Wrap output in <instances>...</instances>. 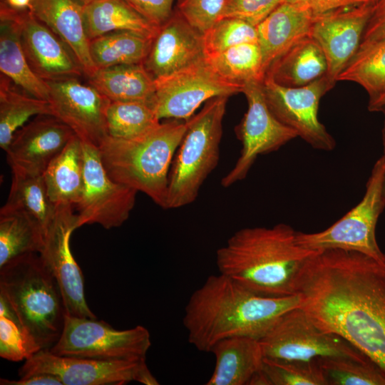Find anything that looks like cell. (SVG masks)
Wrapping results in <instances>:
<instances>
[{"label": "cell", "mask_w": 385, "mask_h": 385, "mask_svg": "<svg viewBox=\"0 0 385 385\" xmlns=\"http://www.w3.org/2000/svg\"><path fill=\"white\" fill-rule=\"evenodd\" d=\"M301 308L320 329L351 344L385 374V269L356 251H317L296 283Z\"/></svg>", "instance_id": "cell-1"}, {"label": "cell", "mask_w": 385, "mask_h": 385, "mask_svg": "<svg viewBox=\"0 0 385 385\" xmlns=\"http://www.w3.org/2000/svg\"><path fill=\"white\" fill-rule=\"evenodd\" d=\"M300 307L297 294L261 295L219 273L209 276L192 292L183 322L190 344L200 351L210 352L217 342L226 338L260 340L282 315Z\"/></svg>", "instance_id": "cell-2"}, {"label": "cell", "mask_w": 385, "mask_h": 385, "mask_svg": "<svg viewBox=\"0 0 385 385\" xmlns=\"http://www.w3.org/2000/svg\"><path fill=\"white\" fill-rule=\"evenodd\" d=\"M296 233L284 223L235 232L216 252L219 273L261 295L296 294L299 272L317 252L300 246Z\"/></svg>", "instance_id": "cell-3"}, {"label": "cell", "mask_w": 385, "mask_h": 385, "mask_svg": "<svg viewBox=\"0 0 385 385\" xmlns=\"http://www.w3.org/2000/svg\"><path fill=\"white\" fill-rule=\"evenodd\" d=\"M186 129L187 120L170 119L135 138L108 136L98 147L103 165L113 180L165 209L170 168Z\"/></svg>", "instance_id": "cell-4"}, {"label": "cell", "mask_w": 385, "mask_h": 385, "mask_svg": "<svg viewBox=\"0 0 385 385\" xmlns=\"http://www.w3.org/2000/svg\"><path fill=\"white\" fill-rule=\"evenodd\" d=\"M0 294L41 349L61 337L66 315L59 286L38 253L12 260L0 267Z\"/></svg>", "instance_id": "cell-5"}, {"label": "cell", "mask_w": 385, "mask_h": 385, "mask_svg": "<svg viewBox=\"0 0 385 385\" xmlns=\"http://www.w3.org/2000/svg\"><path fill=\"white\" fill-rule=\"evenodd\" d=\"M228 98L210 99L200 111L187 120V129L170 168L165 209L192 203L216 168Z\"/></svg>", "instance_id": "cell-6"}, {"label": "cell", "mask_w": 385, "mask_h": 385, "mask_svg": "<svg viewBox=\"0 0 385 385\" xmlns=\"http://www.w3.org/2000/svg\"><path fill=\"white\" fill-rule=\"evenodd\" d=\"M384 167L385 157L382 155L371 170L361 201L323 231L297 232V242L311 250L342 249L359 252L384 265V254L376 241V227L385 207L382 190Z\"/></svg>", "instance_id": "cell-7"}, {"label": "cell", "mask_w": 385, "mask_h": 385, "mask_svg": "<svg viewBox=\"0 0 385 385\" xmlns=\"http://www.w3.org/2000/svg\"><path fill=\"white\" fill-rule=\"evenodd\" d=\"M148 330L138 325L118 330L103 320L66 314L60 338L48 350L63 356L101 361L145 360Z\"/></svg>", "instance_id": "cell-8"}, {"label": "cell", "mask_w": 385, "mask_h": 385, "mask_svg": "<svg viewBox=\"0 0 385 385\" xmlns=\"http://www.w3.org/2000/svg\"><path fill=\"white\" fill-rule=\"evenodd\" d=\"M260 342L264 357L270 359L309 361L343 356L369 359L342 337L320 329L301 307L282 315Z\"/></svg>", "instance_id": "cell-9"}, {"label": "cell", "mask_w": 385, "mask_h": 385, "mask_svg": "<svg viewBox=\"0 0 385 385\" xmlns=\"http://www.w3.org/2000/svg\"><path fill=\"white\" fill-rule=\"evenodd\" d=\"M336 83L326 74L307 85L292 88L265 76L262 89L268 108L281 123L312 148L330 151L336 142L319 121L318 110L321 98Z\"/></svg>", "instance_id": "cell-10"}, {"label": "cell", "mask_w": 385, "mask_h": 385, "mask_svg": "<svg viewBox=\"0 0 385 385\" xmlns=\"http://www.w3.org/2000/svg\"><path fill=\"white\" fill-rule=\"evenodd\" d=\"M83 185L78 210L76 229L98 224L105 229L121 226L129 217L138 191L113 180L106 172L98 148L83 142Z\"/></svg>", "instance_id": "cell-11"}, {"label": "cell", "mask_w": 385, "mask_h": 385, "mask_svg": "<svg viewBox=\"0 0 385 385\" xmlns=\"http://www.w3.org/2000/svg\"><path fill=\"white\" fill-rule=\"evenodd\" d=\"M242 93L247 98V109L235 128L242 149L233 168L221 180L224 188L245 179L259 155L276 151L298 137L295 130L281 123L270 111L262 82L246 83Z\"/></svg>", "instance_id": "cell-12"}, {"label": "cell", "mask_w": 385, "mask_h": 385, "mask_svg": "<svg viewBox=\"0 0 385 385\" xmlns=\"http://www.w3.org/2000/svg\"><path fill=\"white\" fill-rule=\"evenodd\" d=\"M152 106L161 120H186L203 103L217 96L242 93L243 86L220 77L206 60L155 80Z\"/></svg>", "instance_id": "cell-13"}, {"label": "cell", "mask_w": 385, "mask_h": 385, "mask_svg": "<svg viewBox=\"0 0 385 385\" xmlns=\"http://www.w3.org/2000/svg\"><path fill=\"white\" fill-rule=\"evenodd\" d=\"M74 206H56L55 215L44 232L43 248L38 253L61 289L66 314L96 318L87 304L82 272L70 248V237L76 230Z\"/></svg>", "instance_id": "cell-14"}, {"label": "cell", "mask_w": 385, "mask_h": 385, "mask_svg": "<svg viewBox=\"0 0 385 385\" xmlns=\"http://www.w3.org/2000/svg\"><path fill=\"white\" fill-rule=\"evenodd\" d=\"M45 82L53 115L66 124L83 142L98 148L108 136L106 113L111 101L78 78Z\"/></svg>", "instance_id": "cell-15"}, {"label": "cell", "mask_w": 385, "mask_h": 385, "mask_svg": "<svg viewBox=\"0 0 385 385\" xmlns=\"http://www.w3.org/2000/svg\"><path fill=\"white\" fill-rule=\"evenodd\" d=\"M145 361H101L58 356L41 349L26 360L19 374H51L63 385H122L138 381L148 366Z\"/></svg>", "instance_id": "cell-16"}, {"label": "cell", "mask_w": 385, "mask_h": 385, "mask_svg": "<svg viewBox=\"0 0 385 385\" xmlns=\"http://www.w3.org/2000/svg\"><path fill=\"white\" fill-rule=\"evenodd\" d=\"M372 4H363L315 14L310 36L322 48L327 61V76L337 77L358 51L371 16Z\"/></svg>", "instance_id": "cell-17"}, {"label": "cell", "mask_w": 385, "mask_h": 385, "mask_svg": "<svg viewBox=\"0 0 385 385\" xmlns=\"http://www.w3.org/2000/svg\"><path fill=\"white\" fill-rule=\"evenodd\" d=\"M21 46L32 71L44 81L84 75L69 47L29 9H16Z\"/></svg>", "instance_id": "cell-18"}, {"label": "cell", "mask_w": 385, "mask_h": 385, "mask_svg": "<svg viewBox=\"0 0 385 385\" xmlns=\"http://www.w3.org/2000/svg\"><path fill=\"white\" fill-rule=\"evenodd\" d=\"M76 134L52 115H39L14 135L5 150L11 168L43 175L51 161Z\"/></svg>", "instance_id": "cell-19"}, {"label": "cell", "mask_w": 385, "mask_h": 385, "mask_svg": "<svg viewBox=\"0 0 385 385\" xmlns=\"http://www.w3.org/2000/svg\"><path fill=\"white\" fill-rule=\"evenodd\" d=\"M205 59L203 34L176 10L162 24L143 65L155 79L170 76Z\"/></svg>", "instance_id": "cell-20"}, {"label": "cell", "mask_w": 385, "mask_h": 385, "mask_svg": "<svg viewBox=\"0 0 385 385\" xmlns=\"http://www.w3.org/2000/svg\"><path fill=\"white\" fill-rule=\"evenodd\" d=\"M314 15L308 9L283 1L257 26L265 75L282 54L310 36Z\"/></svg>", "instance_id": "cell-21"}, {"label": "cell", "mask_w": 385, "mask_h": 385, "mask_svg": "<svg viewBox=\"0 0 385 385\" xmlns=\"http://www.w3.org/2000/svg\"><path fill=\"white\" fill-rule=\"evenodd\" d=\"M29 9L69 47L84 76H91L96 68L90 53L83 6L75 0H32Z\"/></svg>", "instance_id": "cell-22"}, {"label": "cell", "mask_w": 385, "mask_h": 385, "mask_svg": "<svg viewBox=\"0 0 385 385\" xmlns=\"http://www.w3.org/2000/svg\"><path fill=\"white\" fill-rule=\"evenodd\" d=\"M0 71L26 93L48 101L46 83L32 71L25 56L16 9L9 6L4 0L0 6Z\"/></svg>", "instance_id": "cell-23"}, {"label": "cell", "mask_w": 385, "mask_h": 385, "mask_svg": "<svg viewBox=\"0 0 385 385\" xmlns=\"http://www.w3.org/2000/svg\"><path fill=\"white\" fill-rule=\"evenodd\" d=\"M210 352L215 357V366L206 385H247L263 364L260 340L250 337L222 339Z\"/></svg>", "instance_id": "cell-24"}, {"label": "cell", "mask_w": 385, "mask_h": 385, "mask_svg": "<svg viewBox=\"0 0 385 385\" xmlns=\"http://www.w3.org/2000/svg\"><path fill=\"white\" fill-rule=\"evenodd\" d=\"M326 56L318 43L310 36L297 41L269 68L265 76L287 87H300L327 73Z\"/></svg>", "instance_id": "cell-25"}, {"label": "cell", "mask_w": 385, "mask_h": 385, "mask_svg": "<svg viewBox=\"0 0 385 385\" xmlns=\"http://www.w3.org/2000/svg\"><path fill=\"white\" fill-rule=\"evenodd\" d=\"M43 178L54 205H76L83 185V144L76 135L51 161Z\"/></svg>", "instance_id": "cell-26"}, {"label": "cell", "mask_w": 385, "mask_h": 385, "mask_svg": "<svg viewBox=\"0 0 385 385\" xmlns=\"http://www.w3.org/2000/svg\"><path fill=\"white\" fill-rule=\"evenodd\" d=\"M83 9L85 29L89 41L120 31L154 38L159 29L126 0H96L83 6Z\"/></svg>", "instance_id": "cell-27"}, {"label": "cell", "mask_w": 385, "mask_h": 385, "mask_svg": "<svg viewBox=\"0 0 385 385\" xmlns=\"http://www.w3.org/2000/svg\"><path fill=\"white\" fill-rule=\"evenodd\" d=\"M87 78L88 83L111 101H139L151 104L156 89L155 80L143 64L98 68Z\"/></svg>", "instance_id": "cell-28"}, {"label": "cell", "mask_w": 385, "mask_h": 385, "mask_svg": "<svg viewBox=\"0 0 385 385\" xmlns=\"http://www.w3.org/2000/svg\"><path fill=\"white\" fill-rule=\"evenodd\" d=\"M12 180L9 196L1 210L23 213L42 227L43 232L51 222L56 206L51 201L43 175L11 168Z\"/></svg>", "instance_id": "cell-29"}, {"label": "cell", "mask_w": 385, "mask_h": 385, "mask_svg": "<svg viewBox=\"0 0 385 385\" xmlns=\"http://www.w3.org/2000/svg\"><path fill=\"white\" fill-rule=\"evenodd\" d=\"M39 115H52L48 101L37 98L18 87L6 76H0V147L4 151L15 133L29 120Z\"/></svg>", "instance_id": "cell-30"}, {"label": "cell", "mask_w": 385, "mask_h": 385, "mask_svg": "<svg viewBox=\"0 0 385 385\" xmlns=\"http://www.w3.org/2000/svg\"><path fill=\"white\" fill-rule=\"evenodd\" d=\"M153 38L127 31H114L90 41L92 61L96 68L118 65L143 64Z\"/></svg>", "instance_id": "cell-31"}, {"label": "cell", "mask_w": 385, "mask_h": 385, "mask_svg": "<svg viewBox=\"0 0 385 385\" xmlns=\"http://www.w3.org/2000/svg\"><path fill=\"white\" fill-rule=\"evenodd\" d=\"M44 232L30 217L18 212L0 210V267L20 256L39 253Z\"/></svg>", "instance_id": "cell-32"}, {"label": "cell", "mask_w": 385, "mask_h": 385, "mask_svg": "<svg viewBox=\"0 0 385 385\" xmlns=\"http://www.w3.org/2000/svg\"><path fill=\"white\" fill-rule=\"evenodd\" d=\"M205 60L220 77L243 87L249 82H262L265 76L257 43L239 44L207 56Z\"/></svg>", "instance_id": "cell-33"}, {"label": "cell", "mask_w": 385, "mask_h": 385, "mask_svg": "<svg viewBox=\"0 0 385 385\" xmlns=\"http://www.w3.org/2000/svg\"><path fill=\"white\" fill-rule=\"evenodd\" d=\"M337 81L360 85L369 100L385 91V38L363 47L347 63L337 77Z\"/></svg>", "instance_id": "cell-34"}, {"label": "cell", "mask_w": 385, "mask_h": 385, "mask_svg": "<svg viewBox=\"0 0 385 385\" xmlns=\"http://www.w3.org/2000/svg\"><path fill=\"white\" fill-rule=\"evenodd\" d=\"M106 118L108 136L117 139L135 138L160 123L151 104L139 101H111Z\"/></svg>", "instance_id": "cell-35"}, {"label": "cell", "mask_w": 385, "mask_h": 385, "mask_svg": "<svg viewBox=\"0 0 385 385\" xmlns=\"http://www.w3.org/2000/svg\"><path fill=\"white\" fill-rule=\"evenodd\" d=\"M327 385H385V374L371 360L317 358Z\"/></svg>", "instance_id": "cell-36"}, {"label": "cell", "mask_w": 385, "mask_h": 385, "mask_svg": "<svg viewBox=\"0 0 385 385\" xmlns=\"http://www.w3.org/2000/svg\"><path fill=\"white\" fill-rule=\"evenodd\" d=\"M41 350L26 331L17 314L0 294V356L11 361L26 360Z\"/></svg>", "instance_id": "cell-37"}, {"label": "cell", "mask_w": 385, "mask_h": 385, "mask_svg": "<svg viewBox=\"0 0 385 385\" xmlns=\"http://www.w3.org/2000/svg\"><path fill=\"white\" fill-rule=\"evenodd\" d=\"M262 371L268 385H327L317 359L303 361L264 357Z\"/></svg>", "instance_id": "cell-38"}, {"label": "cell", "mask_w": 385, "mask_h": 385, "mask_svg": "<svg viewBox=\"0 0 385 385\" xmlns=\"http://www.w3.org/2000/svg\"><path fill=\"white\" fill-rule=\"evenodd\" d=\"M245 43H257V27L238 19H220L203 34L205 57Z\"/></svg>", "instance_id": "cell-39"}, {"label": "cell", "mask_w": 385, "mask_h": 385, "mask_svg": "<svg viewBox=\"0 0 385 385\" xmlns=\"http://www.w3.org/2000/svg\"><path fill=\"white\" fill-rule=\"evenodd\" d=\"M226 0H177L175 8L202 34L220 19Z\"/></svg>", "instance_id": "cell-40"}, {"label": "cell", "mask_w": 385, "mask_h": 385, "mask_svg": "<svg viewBox=\"0 0 385 385\" xmlns=\"http://www.w3.org/2000/svg\"><path fill=\"white\" fill-rule=\"evenodd\" d=\"M284 0H226L220 18L243 20L257 27Z\"/></svg>", "instance_id": "cell-41"}, {"label": "cell", "mask_w": 385, "mask_h": 385, "mask_svg": "<svg viewBox=\"0 0 385 385\" xmlns=\"http://www.w3.org/2000/svg\"><path fill=\"white\" fill-rule=\"evenodd\" d=\"M140 14L157 26L163 24L172 15L175 0H126Z\"/></svg>", "instance_id": "cell-42"}, {"label": "cell", "mask_w": 385, "mask_h": 385, "mask_svg": "<svg viewBox=\"0 0 385 385\" xmlns=\"http://www.w3.org/2000/svg\"><path fill=\"white\" fill-rule=\"evenodd\" d=\"M384 38L385 0H378L373 5L372 12L364 31L359 47L365 46Z\"/></svg>", "instance_id": "cell-43"}, {"label": "cell", "mask_w": 385, "mask_h": 385, "mask_svg": "<svg viewBox=\"0 0 385 385\" xmlns=\"http://www.w3.org/2000/svg\"><path fill=\"white\" fill-rule=\"evenodd\" d=\"M319 14L350 6L359 5L358 0H284Z\"/></svg>", "instance_id": "cell-44"}, {"label": "cell", "mask_w": 385, "mask_h": 385, "mask_svg": "<svg viewBox=\"0 0 385 385\" xmlns=\"http://www.w3.org/2000/svg\"><path fill=\"white\" fill-rule=\"evenodd\" d=\"M1 385H63L56 376L46 374H35L21 377L19 380L0 379Z\"/></svg>", "instance_id": "cell-45"}, {"label": "cell", "mask_w": 385, "mask_h": 385, "mask_svg": "<svg viewBox=\"0 0 385 385\" xmlns=\"http://www.w3.org/2000/svg\"><path fill=\"white\" fill-rule=\"evenodd\" d=\"M385 105V91L376 98L369 100L368 109L370 112H379Z\"/></svg>", "instance_id": "cell-46"}, {"label": "cell", "mask_w": 385, "mask_h": 385, "mask_svg": "<svg viewBox=\"0 0 385 385\" xmlns=\"http://www.w3.org/2000/svg\"><path fill=\"white\" fill-rule=\"evenodd\" d=\"M6 4L16 9H29L32 0H4Z\"/></svg>", "instance_id": "cell-47"}, {"label": "cell", "mask_w": 385, "mask_h": 385, "mask_svg": "<svg viewBox=\"0 0 385 385\" xmlns=\"http://www.w3.org/2000/svg\"><path fill=\"white\" fill-rule=\"evenodd\" d=\"M379 112H381L384 115L383 127L381 129V140L383 146V155L385 156V105L380 109Z\"/></svg>", "instance_id": "cell-48"}, {"label": "cell", "mask_w": 385, "mask_h": 385, "mask_svg": "<svg viewBox=\"0 0 385 385\" xmlns=\"http://www.w3.org/2000/svg\"><path fill=\"white\" fill-rule=\"evenodd\" d=\"M75 1L78 2L79 4H81L82 6H84L96 0H75Z\"/></svg>", "instance_id": "cell-49"}, {"label": "cell", "mask_w": 385, "mask_h": 385, "mask_svg": "<svg viewBox=\"0 0 385 385\" xmlns=\"http://www.w3.org/2000/svg\"><path fill=\"white\" fill-rule=\"evenodd\" d=\"M382 190H383L384 196L385 197V167H384V174H383V180H382Z\"/></svg>", "instance_id": "cell-50"}, {"label": "cell", "mask_w": 385, "mask_h": 385, "mask_svg": "<svg viewBox=\"0 0 385 385\" xmlns=\"http://www.w3.org/2000/svg\"><path fill=\"white\" fill-rule=\"evenodd\" d=\"M360 4H372L370 0H358Z\"/></svg>", "instance_id": "cell-51"}, {"label": "cell", "mask_w": 385, "mask_h": 385, "mask_svg": "<svg viewBox=\"0 0 385 385\" xmlns=\"http://www.w3.org/2000/svg\"><path fill=\"white\" fill-rule=\"evenodd\" d=\"M371 2L374 4H375L378 0H370Z\"/></svg>", "instance_id": "cell-52"}, {"label": "cell", "mask_w": 385, "mask_h": 385, "mask_svg": "<svg viewBox=\"0 0 385 385\" xmlns=\"http://www.w3.org/2000/svg\"><path fill=\"white\" fill-rule=\"evenodd\" d=\"M384 267L385 269V254H384Z\"/></svg>", "instance_id": "cell-53"}, {"label": "cell", "mask_w": 385, "mask_h": 385, "mask_svg": "<svg viewBox=\"0 0 385 385\" xmlns=\"http://www.w3.org/2000/svg\"><path fill=\"white\" fill-rule=\"evenodd\" d=\"M4 1V0H3Z\"/></svg>", "instance_id": "cell-54"}]
</instances>
